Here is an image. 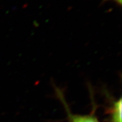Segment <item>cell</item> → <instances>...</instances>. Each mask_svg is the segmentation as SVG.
Segmentation results:
<instances>
[{
  "instance_id": "1",
  "label": "cell",
  "mask_w": 122,
  "mask_h": 122,
  "mask_svg": "<svg viewBox=\"0 0 122 122\" xmlns=\"http://www.w3.org/2000/svg\"><path fill=\"white\" fill-rule=\"evenodd\" d=\"M55 91L56 93L57 97L59 99L61 103H62L64 108L66 110V112L67 113L69 122H100L98 117L96 115L97 105L95 103V100L93 98V95L92 94V91L91 98H92V110L90 113L86 115H79L74 114L71 112V109L69 108V106L68 105L66 100L65 98V96L63 93L62 91L57 87H55Z\"/></svg>"
},
{
  "instance_id": "2",
  "label": "cell",
  "mask_w": 122,
  "mask_h": 122,
  "mask_svg": "<svg viewBox=\"0 0 122 122\" xmlns=\"http://www.w3.org/2000/svg\"><path fill=\"white\" fill-rule=\"evenodd\" d=\"M122 98L110 97L106 107L107 122H122Z\"/></svg>"
},
{
  "instance_id": "3",
  "label": "cell",
  "mask_w": 122,
  "mask_h": 122,
  "mask_svg": "<svg viewBox=\"0 0 122 122\" xmlns=\"http://www.w3.org/2000/svg\"><path fill=\"white\" fill-rule=\"evenodd\" d=\"M107 1H112L117 4V5H118L119 6H122V0H102L103 3H105V2Z\"/></svg>"
}]
</instances>
